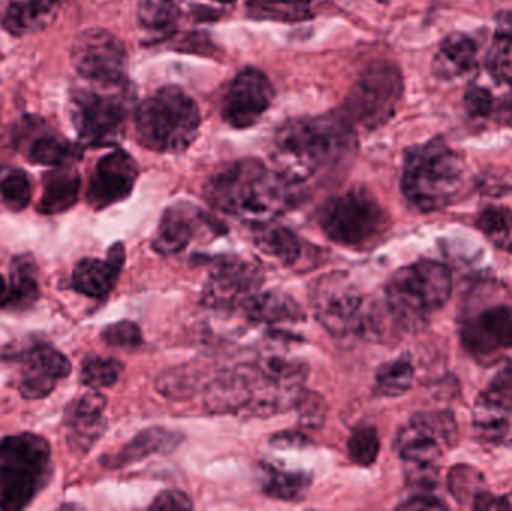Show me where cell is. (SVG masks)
Wrapping results in <instances>:
<instances>
[{"label":"cell","mask_w":512,"mask_h":511,"mask_svg":"<svg viewBox=\"0 0 512 511\" xmlns=\"http://www.w3.org/2000/svg\"><path fill=\"white\" fill-rule=\"evenodd\" d=\"M292 186L258 159H242L218 171L204 194L210 206L256 227L273 222L292 207Z\"/></svg>","instance_id":"6da1fadb"},{"label":"cell","mask_w":512,"mask_h":511,"mask_svg":"<svg viewBox=\"0 0 512 511\" xmlns=\"http://www.w3.org/2000/svg\"><path fill=\"white\" fill-rule=\"evenodd\" d=\"M352 134L354 126L345 114L289 120L274 137V170L298 185L337 161L351 147Z\"/></svg>","instance_id":"7a4b0ae2"},{"label":"cell","mask_w":512,"mask_h":511,"mask_svg":"<svg viewBox=\"0 0 512 511\" xmlns=\"http://www.w3.org/2000/svg\"><path fill=\"white\" fill-rule=\"evenodd\" d=\"M465 182V159L444 138H432L406 152L402 191L408 203L420 212H436L450 206Z\"/></svg>","instance_id":"3957f363"},{"label":"cell","mask_w":512,"mask_h":511,"mask_svg":"<svg viewBox=\"0 0 512 511\" xmlns=\"http://www.w3.org/2000/svg\"><path fill=\"white\" fill-rule=\"evenodd\" d=\"M200 125L197 102L177 86L162 87L135 113L138 141L153 152H183L194 143Z\"/></svg>","instance_id":"277c9868"},{"label":"cell","mask_w":512,"mask_h":511,"mask_svg":"<svg viewBox=\"0 0 512 511\" xmlns=\"http://www.w3.org/2000/svg\"><path fill=\"white\" fill-rule=\"evenodd\" d=\"M453 291L450 270L423 260L397 270L385 288L388 314L402 329H420L433 312L447 305Z\"/></svg>","instance_id":"5b68a950"},{"label":"cell","mask_w":512,"mask_h":511,"mask_svg":"<svg viewBox=\"0 0 512 511\" xmlns=\"http://www.w3.org/2000/svg\"><path fill=\"white\" fill-rule=\"evenodd\" d=\"M51 447L41 435L0 440V510H23L51 479Z\"/></svg>","instance_id":"8992f818"},{"label":"cell","mask_w":512,"mask_h":511,"mask_svg":"<svg viewBox=\"0 0 512 511\" xmlns=\"http://www.w3.org/2000/svg\"><path fill=\"white\" fill-rule=\"evenodd\" d=\"M309 297L316 320L337 338L382 333L381 314L375 306L367 305L348 273L334 270L319 276L310 287Z\"/></svg>","instance_id":"52a82bcc"},{"label":"cell","mask_w":512,"mask_h":511,"mask_svg":"<svg viewBox=\"0 0 512 511\" xmlns=\"http://www.w3.org/2000/svg\"><path fill=\"white\" fill-rule=\"evenodd\" d=\"M319 225L331 242L364 249L385 236L390 216L366 189H351L322 207Z\"/></svg>","instance_id":"ba28073f"},{"label":"cell","mask_w":512,"mask_h":511,"mask_svg":"<svg viewBox=\"0 0 512 511\" xmlns=\"http://www.w3.org/2000/svg\"><path fill=\"white\" fill-rule=\"evenodd\" d=\"M90 84V83H89ZM123 86H96L72 90L71 116L83 144L114 146L125 134L129 95Z\"/></svg>","instance_id":"9c48e42d"},{"label":"cell","mask_w":512,"mask_h":511,"mask_svg":"<svg viewBox=\"0 0 512 511\" xmlns=\"http://www.w3.org/2000/svg\"><path fill=\"white\" fill-rule=\"evenodd\" d=\"M403 95V75L390 60L370 63L352 87L345 117L352 126L372 131L381 128L396 113Z\"/></svg>","instance_id":"30bf717a"},{"label":"cell","mask_w":512,"mask_h":511,"mask_svg":"<svg viewBox=\"0 0 512 511\" xmlns=\"http://www.w3.org/2000/svg\"><path fill=\"white\" fill-rule=\"evenodd\" d=\"M71 62L87 83L96 86L126 84L128 53L125 44L108 30L90 27L78 33L71 48Z\"/></svg>","instance_id":"8fae6325"},{"label":"cell","mask_w":512,"mask_h":511,"mask_svg":"<svg viewBox=\"0 0 512 511\" xmlns=\"http://www.w3.org/2000/svg\"><path fill=\"white\" fill-rule=\"evenodd\" d=\"M456 417L450 411L417 414L400 429L396 450L403 462L438 464L457 443Z\"/></svg>","instance_id":"7c38bea8"},{"label":"cell","mask_w":512,"mask_h":511,"mask_svg":"<svg viewBox=\"0 0 512 511\" xmlns=\"http://www.w3.org/2000/svg\"><path fill=\"white\" fill-rule=\"evenodd\" d=\"M264 282L262 270L242 258H221L204 285L203 302L209 308L231 311L258 293Z\"/></svg>","instance_id":"4fadbf2b"},{"label":"cell","mask_w":512,"mask_h":511,"mask_svg":"<svg viewBox=\"0 0 512 511\" xmlns=\"http://www.w3.org/2000/svg\"><path fill=\"white\" fill-rule=\"evenodd\" d=\"M274 89L264 72L248 68L240 72L222 101V117L237 129L251 128L270 108Z\"/></svg>","instance_id":"5bb4252c"},{"label":"cell","mask_w":512,"mask_h":511,"mask_svg":"<svg viewBox=\"0 0 512 511\" xmlns=\"http://www.w3.org/2000/svg\"><path fill=\"white\" fill-rule=\"evenodd\" d=\"M137 179L134 158L125 150H114L96 164L87 188V203L95 210L113 206L131 195Z\"/></svg>","instance_id":"9a60e30c"},{"label":"cell","mask_w":512,"mask_h":511,"mask_svg":"<svg viewBox=\"0 0 512 511\" xmlns=\"http://www.w3.org/2000/svg\"><path fill=\"white\" fill-rule=\"evenodd\" d=\"M20 360L23 363V374L18 392L27 401L47 398L57 381L68 377L72 371L71 362L65 354L47 344L33 345L20 354Z\"/></svg>","instance_id":"2e32d148"},{"label":"cell","mask_w":512,"mask_h":511,"mask_svg":"<svg viewBox=\"0 0 512 511\" xmlns=\"http://www.w3.org/2000/svg\"><path fill=\"white\" fill-rule=\"evenodd\" d=\"M466 350L477 357H490L512 347V308L495 306L466 321L462 329Z\"/></svg>","instance_id":"e0dca14e"},{"label":"cell","mask_w":512,"mask_h":511,"mask_svg":"<svg viewBox=\"0 0 512 511\" xmlns=\"http://www.w3.org/2000/svg\"><path fill=\"white\" fill-rule=\"evenodd\" d=\"M218 222H212L200 207L180 201L165 210L159 231L153 240V249L162 255H174L188 248L197 237L201 228H213Z\"/></svg>","instance_id":"ac0fdd59"},{"label":"cell","mask_w":512,"mask_h":511,"mask_svg":"<svg viewBox=\"0 0 512 511\" xmlns=\"http://www.w3.org/2000/svg\"><path fill=\"white\" fill-rule=\"evenodd\" d=\"M107 399L102 393L87 392L69 402L65 410V426L68 429V446L74 453H87L107 428L104 410Z\"/></svg>","instance_id":"d6986e66"},{"label":"cell","mask_w":512,"mask_h":511,"mask_svg":"<svg viewBox=\"0 0 512 511\" xmlns=\"http://www.w3.org/2000/svg\"><path fill=\"white\" fill-rule=\"evenodd\" d=\"M255 368L224 371L207 384L204 405L212 414L245 413L254 399Z\"/></svg>","instance_id":"ffe728a7"},{"label":"cell","mask_w":512,"mask_h":511,"mask_svg":"<svg viewBox=\"0 0 512 511\" xmlns=\"http://www.w3.org/2000/svg\"><path fill=\"white\" fill-rule=\"evenodd\" d=\"M125 246L114 243L107 254V260L83 258L72 272V287L77 293L92 299L108 296L119 281L125 266Z\"/></svg>","instance_id":"44dd1931"},{"label":"cell","mask_w":512,"mask_h":511,"mask_svg":"<svg viewBox=\"0 0 512 511\" xmlns=\"http://www.w3.org/2000/svg\"><path fill=\"white\" fill-rule=\"evenodd\" d=\"M478 68V45L462 32L450 33L439 45L432 71L439 80L453 81L472 74Z\"/></svg>","instance_id":"7402d4cb"},{"label":"cell","mask_w":512,"mask_h":511,"mask_svg":"<svg viewBox=\"0 0 512 511\" xmlns=\"http://www.w3.org/2000/svg\"><path fill=\"white\" fill-rule=\"evenodd\" d=\"M62 2L65 0H8L3 29L17 38L41 32L56 21Z\"/></svg>","instance_id":"603a6c76"},{"label":"cell","mask_w":512,"mask_h":511,"mask_svg":"<svg viewBox=\"0 0 512 511\" xmlns=\"http://www.w3.org/2000/svg\"><path fill=\"white\" fill-rule=\"evenodd\" d=\"M242 311L248 320L268 326L301 323L306 318L300 303L294 297L280 291L255 293L243 303Z\"/></svg>","instance_id":"cb8c5ba5"},{"label":"cell","mask_w":512,"mask_h":511,"mask_svg":"<svg viewBox=\"0 0 512 511\" xmlns=\"http://www.w3.org/2000/svg\"><path fill=\"white\" fill-rule=\"evenodd\" d=\"M183 435L180 432L168 431L164 428H150L141 431L132 438L117 455L105 458L104 465L111 468L128 467L135 462L143 461L152 455L171 453L182 444Z\"/></svg>","instance_id":"d4e9b609"},{"label":"cell","mask_w":512,"mask_h":511,"mask_svg":"<svg viewBox=\"0 0 512 511\" xmlns=\"http://www.w3.org/2000/svg\"><path fill=\"white\" fill-rule=\"evenodd\" d=\"M81 177L72 165L57 167L44 176V189L38 210L42 215H60L77 204Z\"/></svg>","instance_id":"484cf974"},{"label":"cell","mask_w":512,"mask_h":511,"mask_svg":"<svg viewBox=\"0 0 512 511\" xmlns=\"http://www.w3.org/2000/svg\"><path fill=\"white\" fill-rule=\"evenodd\" d=\"M39 299L38 272L32 255H18L12 261L11 287L6 290L2 306L12 311L30 308Z\"/></svg>","instance_id":"4316f807"},{"label":"cell","mask_w":512,"mask_h":511,"mask_svg":"<svg viewBox=\"0 0 512 511\" xmlns=\"http://www.w3.org/2000/svg\"><path fill=\"white\" fill-rule=\"evenodd\" d=\"M255 245L267 257L282 263L283 266H292L301 257L303 246L298 237L289 228L268 224L256 225Z\"/></svg>","instance_id":"83f0119b"},{"label":"cell","mask_w":512,"mask_h":511,"mask_svg":"<svg viewBox=\"0 0 512 511\" xmlns=\"http://www.w3.org/2000/svg\"><path fill=\"white\" fill-rule=\"evenodd\" d=\"M486 68L493 80L512 84V12L496 15V32L487 53Z\"/></svg>","instance_id":"f1b7e54d"},{"label":"cell","mask_w":512,"mask_h":511,"mask_svg":"<svg viewBox=\"0 0 512 511\" xmlns=\"http://www.w3.org/2000/svg\"><path fill=\"white\" fill-rule=\"evenodd\" d=\"M137 17L149 38H167L173 35L179 21V0H140Z\"/></svg>","instance_id":"f546056e"},{"label":"cell","mask_w":512,"mask_h":511,"mask_svg":"<svg viewBox=\"0 0 512 511\" xmlns=\"http://www.w3.org/2000/svg\"><path fill=\"white\" fill-rule=\"evenodd\" d=\"M262 491L265 495L280 501H300L306 497L312 486V477L304 473L279 470L264 465L261 474Z\"/></svg>","instance_id":"4dcf8cb0"},{"label":"cell","mask_w":512,"mask_h":511,"mask_svg":"<svg viewBox=\"0 0 512 511\" xmlns=\"http://www.w3.org/2000/svg\"><path fill=\"white\" fill-rule=\"evenodd\" d=\"M29 159L33 164L47 167H66L81 159V149L65 138L54 134L42 135L29 147Z\"/></svg>","instance_id":"1f68e13d"},{"label":"cell","mask_w":512,"mask_h":511,"mask_svg":"<svg viewBox=\"0 0 512 511\" xmlns=\"http://www.w3.org/2000/svg\"><path fill=\"white\" fill-rule=\"evenodd\" d=\"M246 11L256 20L297 23L312 17L309 0H246Z\"/></svg>","instance_id":"d6a6232c"},{"label":"cell","mask_w":512,"mask_h":511,"mask_svg":"<svg viewBox=\"0 0 512 511\" xmlns=\"http://www.w3.org/2000/svg\"><path fill=\"white\" fill-rule=\"evenodd\" d=\"M415 369L406 357L384 363L376 372L375 390L387 398L405 395L414 383Z\"/></svg>","instance_id":"836d02e7"},{"label":"cell","mask_w":512,"mask_h":511,"mask_svg":"<svg viewBox=\"0 0 512 511\" xmlns=\"http://www.w3.org/2000/svg\"><path fill=\"white\" fill-rule=\"evenodd\" d=\"M474 426L480 438L487 443H502L512 435L511 414L492 407L477 399L474 413Z\"/></svg>","instance_id":"e575fe53"},{"label":"cell","mask_w":512,"mask_h":511,"mask_svg":"<svg viewBox=\"0 0 512 511\" xmlns=\"http://www.w3.org/2000/svg\"><path fill=\"white\" fill-rule=\"evenodd\" d=\"M123 365L110 357H87L81 365V384L92 390L107 389L119 381Z\"/></svg>","instance_id":"d590c367"},{"label":"cell","mask_w":512,"mask_h":511,"mask_svg":"<svg viewBox=\"0 0 512 511\" xmlns=\"http://www.w3.org/2000/svg\"><path fill=\"white\" fill-rule=\"evenodd\" d=\"M197 369L182 366V368H173L170 371L159 375L156 380V389L161 395L167 396L174 401H183V399L192 398L198 390Z\"/></svg>","instance_id":"8d00e7d4"},{"label":"cell","mask_w":512,"mask_h":511,"mask_svg":"<svg viewBox=\"0 0 512 511\" xmlns=\"http://www.w3.org/2000/svg\"><path fill=\"white\" fill-rule=\"evenodd\" d=\"M478 228L499 248L511 246L512 212L508 207L490 206L478 218Z\"/></svg>","instance_id":"74e56055"},{"label":"cell","mask_w":512,"mask_h":511,"mask_svg":"<svg viewBox=\"0 0 512 511\" xmlns=\"http://www.w3.org/2000/svg\"><path fill=\"white\" fill-rule=\"evenodd\" d=\"M379 450H381V441H379L375 426H358L349 437V458L360 467H370V465L375 464Z\"/></svg>","instance_id":"f35d334b"},{"label":"cell","mask_w":512,"mask_h":511,"mask_svg":"<svg viewBox=\"0 0 512 511\" xmlns=\"http://www.w3.org/2000/svg\"><path fill=\"white\" fill-rule=\"evenodd\" d=\"M448 489L460 504H466L468 501L474 503L477 495L486 491L480 471L469 465H457L450 471Z\"/></svg>","instance_id":"ab89813d"},{"label":"cell","mask_w":512,"mask_h":511,"mask_svg":"<svg viewBox=\"0 0 512 511\" xmlns=\"http://www.w3.org/2000/svg\"><path fill=\"white\" fill-rule=\"evenodd\" d=\"M0 197L12 212H21L32 201V183L24 171L14 170L0 180Z\"/></svg>","instance_id":"60d3db41"},{"label":"cell","mask_w":512,"mask_h":511,"mask_svg":"<svg viewBox=\"0 0 512 511\" xmlns=\"http://www.w3.org/2000/svg\"><path fill=\"white\" fill-rule=\"evenodd\" d=\"M478 399L512 414V365L502 368Z\"/></svg>","instance_id":"b9f144b4"},{"label":"cell","mask_w":512,"mask_h":511,"mask_svg":"<svg viewBox=\"0 0 512 511\" xmlns=\"http://www.w3.org/2000/svg\"><path fill=\"white\" fill-rule=\"evenodd\" d=\"M101 338L108 347L119 348V350H135L143 344L140 327L126 320L105 327Z\"/></svg>","instance_id":"7bdbcfd3"},{"label":"cell","mask_w":512,"mask_h":511,"mask_svg":"<svg viewBox=\"0 0 512 511\" xmlns=\"http://www.w3.org/2000/svg\"><path fill=\"white\" fill-rule=\"evenodd\" d=\"M295 408L298 410V419L304 428L316 429L324 425L327 405L318 393L303 390Z\"/></svg>","instance_id":"ee69618b"},{"label":"cell","mask_w":512,"mask_h":511,"mask_svg":"<svg viewBox=\"0 0 512 511\" xmlns=\"http://www.w3.org/2000/svg\"><path fill=\"white\" fill-rule=\"evenodd\" d=\"M406 483L418 491H433L439 482L438 464L405 462Z\"/></svg>","instance_id":"f6af8a7d"},{"label":"cell","mask_w":512,"mask_h":511,"mask_svg":"<svg viewBox=\"0 0 512 511\" xmlns=\"http://www.w3.org/2000/svg\"><path fill=\"white\" fill-rule=\"evenodd\" d=\"M463 102H465L466 111L472 117H477V119L490 116L493 111V105H495L492 92L486 89V87L478 86V84H471L466 89Z\"/></svg>","instance_id":"bcb514c9"},{"label":"cell","mask_w":512,"mask_h":511,"mask_svg":"<svg viewBox=\"0 0 512 511\" xmlns=\"http://www.w3.org/2000/svg\"><path fill=\"white\" fill-rule=\"evenodd\" d=\"M152 510H192L191 498L182 491H164L150 504Z\"/></svg>","instance_id":"7dc6e473"},{"label":"cell","mask_w":512,"mask_h":511,"mask_svg":"<svg viewBox=\"0 0 512 511\" xmlns=\"http://www.w3.org/2000/svg\"><path fill=\"white\" fill-rule=\"evenodd\" d=\"M472 507L475 510H512V495L496 497L490 492L483 491L477 495Z\"/></svg>","instance_id":"c3c4849f"},{"label":"cell","mask_w":512,"mask_h":511,"mask_svg":"<svg viewBox=\"0 0 512 511\" xmlns=\"http://www.w3.org/2000/svg\"><path fill=\"white\" fill-rule=\"evenodd\" d=\"M448 506L442 503L432 495L421 494L417 497L409 498L406 503L400 504L399 510L406 511H430V510H447Z\"/></svg>","instance_id":"681fc988"},{"label":"cell","mask_w":512,"mask_h":511,"mask_svg":"<svg viewBox=\"0 0 512 511\" xmlns=\"http://www.w3.org/2000/svg\"><path fill=\"white\" fill-rule=\"evenodd\" d=\"M496 117L499 122L512 128V90L507 95L502 96L501 101L496 107Z\"/></svg>","instance_id":"f907efd6"},{"label":"cell","mask_w":512,"mask_h":511,"mask_svg":"<svg viewBox=\"0 0 512 511\" xmlns=\"http://www.w3.org/2000/svg\"><path fill=\"white\" fill-rule=\"evenodd\" d=\"M304 440L306 438L298 434H279L273 438V444H276V446H286V444L288 446H297V444L306 443Z\"/></svg>","instance_id":"816d5d0a"},{"label":"cell","mask_w":512,"mask_h":511,"mask_svg":"<svg viewBox=\"0 0 512 511\" xmlns=\"http://www.w3.org/2000/svg\"><path fill=\"white\" fill-rule=\"evenodd\" d=\"M6 294V282L5 279H3V276L0 275V305H2L3 297H5Z\"/></svg>","instance_id":"f5cc1de1"},{"label":"cell","mask_w":512,"mask_h":511,"mask_svg":"<svg viewBox=\"0 0 512 511\" xmlns=\"http://www.w3.org/2000/svg\"><path fill=\"white\" fill-rule=\"evenodd\" d=\"M216 2L231 3L234 2V0H216Z\"/></svg>","instance_id":"db71d44e"}]
</instances>
